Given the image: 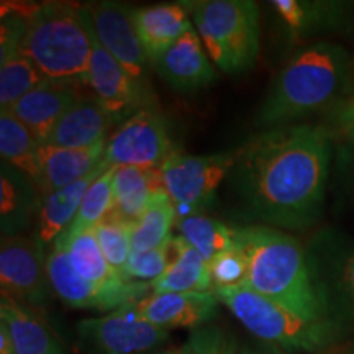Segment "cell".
Listing matches in <instances>:
<instances>
[{
  "label": "cell",
  "mask_w": 354,
  "mask_h": 354,
  "mask_svg": "<svg viewBox=\"0 0 354 354\" xmlns=\"http://www.w3.org/2000/svg\"><path fill=\"white\" fill-rule=\"evenodd\" d=\"M331 156L333 136L325 125L269 128L234 151L228 179L248 218L307 230L325 209Z\"/></svg>",
  "instance_id": "6da1fadb"
},
{
  "label": "cell",
  "mask_w": 354,
  "mask_h": 354,
  "mask_svg": "<svg viewBox=\"0 0 354 354\" xmlns=\"http://www.w3.org/2000/svg\"><path fill=\"white\" fill-rule=\"evenodd\" d=\"M354 59L348 48L313 41L295 51L269 86L256 115V125L279 128L320 112L351 97Z\"/></svg>",
  "instance_id": "7a4b0ae2"
},
{
  "label": "cell",
  "mask_w": 354,
  "mask_h": 354,
  "mask_svg": "<svg viewBox=\"0 0 354 354\" xmlns=\"http://www.w3.org/2000/svg\"><path fill=\"white\" fill-rule=\"evenodd\" d=\"M234 245L248 263L245 286L313 320H331L307 248L281 230L234 228Z\"/></svg>",
  "instance_id": "3957f363"
},
{
  "label": "cell",
  "mask_w": 354,
  "mask_h": 354,
  "mask_svg": "<svg viewBox=\"0 0 354 354\" xmlns=\"http://www.w3.org/2000/svg\"><path fill=\"white\" fill-rule=\"evenodd\" d=\"M20 51L46 79L86 84L92 38L82 7L64 3L28 7Z\"/></svg>",
  "instance_id": "277c9868"
},
{
  "label": "cell",
  "mask_w": 354,
  "mask_h": 354,
  "mask_svg": "<svg viewBox=\"0 0 354 354\" xmlns=\"http://www.w3.org/2000/svg\"><path fill=\"white\" fill-rule=\"evenodd\" d=\"M214 292L220 304H223L250 333L274 348L313 354L330 348L338 336V325L335 322L313 320L300 315L246 286Z\"/></svg>",
  "instance_id": "5b68a950"
},
{
  "label": "cell",
  "mask_w": 354,
  "mask_h": 354,
  "mask_svg": "<svg viewBox=\"0 0 354 354\" xmlns=\"http://www.w3.org/2000/svg\"><path fill=\"white\" fill-rule=\"evenodd\" d=\"M210 61L225 74L251 69L259 56V7L251 0L184 2Z\"/></svg>",
  "instance_id": "8992f818"
},
{
  "label": "cell",
  "mask_w": 354,
  "mask_h": 354,
  "mask_svg": "<svg viewBox=\"0 0 354 354\" xmlns=\"http://www.w3.org/2000/svg\"><path fill=\"white\" fill-rule=\"evenodd\" d=\"M234 165V151L194 156L177 151L161 167L162 183L177 218L202 214Z\"/></svg>",
  "instance_id": "52a82bcc"
},
{
  "label": "cell",
  "mask_w": 354,
  "mask_h": 354,
  "mask_svg": "<svg viewBox=\"0 0 354 354\" xmlns=\"http://www.w3.org/2000/svg\"><path fill=\"white\" fill-rule=\"evenodd\" d=\"M176 153L165 115L156 107H149L131 115L115 128L107 140L102 165L161 169Z\"/></svg>",
  "instance_id": "ba28073f"
},
{
  "label": "cell",
  "mask_w": 354,
  "mask_h": 354,
  "mask_svg": "<svg viewBox=\"0 0 354 354\" xmlns=\"http://www.w3.org/2000/svg\"><path fill=\"white\" fill-rule=\"evenodd\" d=\"M48 276L53 292L73 308L118 310L138 304L153 294L151 284L146 282H120L100 286L79 276L68 258V251L59 241L51 245L46 256Z\"/></svg>",
  "instance_id": "9c48e42d"
},
{
  "label": "cell",
  "mask_w": 354,
  "mask_h": 354,
  "mask_svg": "<svg viewBox=\"0 0 354 354\" xmlns=\"http://www.w3.org/2000/svg\"><path fill=\"white\" fill-rule=\"evenodd\" d=\"M307 251L331 320L336 325H354V241L323 232L313 238Z\"/></svg>",
  "instance_id": "30bf717a"
},
{
  "label": "cell",
  "mask_w": 354,
  "mask_h": 354,
  "mask_svg": "<svg viewBox=\"0 0 354 354\" xmlns=\"http://www.w3.org/2000/svg\"><path fill=\"white\" fill-rule=\"evenodd\" d=\"M44 248L38 240L3 236L0 246V284L2 295L30 308H43L50 302L51 282Z\"/></svg>",
  "instance_id": "8fae6325"
},
{
  "label": "cell",
  "mask_w": 354,
  "mask_h": 354,
  "mask_svg": "<svg viewBox=\"0 0 354 354\" xmlns=\"http://www.w3.org/2000/svg\"><path fill=\"white\" fill-rule=\"evenodd\" d=\"M84 346L95 354H140L166 342L169 330L145 320L135 305L77 323Z\"/></svg>",
  "instance_id": "7c38bea8"
},
{
  "label": "cell",
  "mask_w": 354,
  "mask_h": 354,
  "mask_svg": "<svg viewBox=\"0 0 354 354\" xmlns=\"http://www.w3.org/2000/svg\"><path fill=\"white\" fill-rule=\"evenodd\" d=\"M82 10L92 38L91 66H88L86 84L92 88V94L109 110L115 122L120 125L140 110L154 107L156 100H154L149 87L140 86L122 68V64L102 46L99 38L95 37L94 30H92L87 7H82Z\"/></svg>",
  "instance_id": "4fadbf2b"
},
{
  "label": "cell",
  "mask_w": 354,
  "mask_h": 354,
  "mask_svg": "<svg viewBox=\"0 0 354 354\" xmlns=\"http://www.w3.org/2000/svg\"><path fill=\"white\" fill-rule=\"evenodd\" d=\"M131 12V7L118 2H99L95 6H87L92 30L102 46L140 86L149 87V59L133 24Z\"/></svg>",
  "instance_id": "5bb4252c"
},
{
  "label": "cell",
  "mask_w": 354,
  "mask_h": 354,
  "mask_svg": "<svg viewBox=\"0 0 354 354\" xmlns=\"http://www.w3.org/2000/svg\"><path fill=\"white\" fill-rule=\"evenodd\" d=\"M271 7L295 41L318 37H354V2L274 0Z\"/></svg>",
  "instance_id": "9a60e30c"
},
{
  "label": "cell",
  "mask_w": 354,
  "mask_h": 354,
  "mask_svg": "<svg viewBox=\"0 0 354 354\" xmlns=\"http://www.w3.org/2000/svg\"><path fill=\"white\" fill-rule=\"evenodd\" d=\"M79 84L82 82L44 79L6 110L28 127L39 143L46 145L56 123L82 95Z\"/></svg>",
  "instance_id": "2e32d148"
},
{
  "label": "cell",
  "mask_w": 354,
  "mask_h": 354,
  "mask_svg": "<svg viewBox=\"0 0 354 354\" xmlns=\"http://www.w3.org/2000/svg\"><path fill=\"white\" fill-rule=\"evenodd\" d=\"M153 68L162 81L184 94L202 91L216 81V71L194 26L159 57Z\"/></svg>",
  "instance_id": "e0dca14e"
},
{
  "label": "cell",
  "mask_w": 354,
  "mask_h": 354,
  "mask_svg": "<svg viewBox=\"0 0 354 354\" xmlns=\"http://www.w3.org/2000/svg\"><path fill=\"white\" fill-rule=\"evenodd\" d=\"M218 304L215 292H162L140 300L135 310L165 330L196 328L216 315Z\"/></svg>",
  "instance_id": "ac0fdd59"
},
{
  "label": "cell",
  "mask_w": 354,
  "mask_h": 354,
  "mask_svg": "<svg viewBox=\"0 0 354 354\" xmlns=\"http://www.w3.org/2000/svg\"><path fill=\"white\" fill-rule=\"evenodd\" d=\"M115 118L94 94H86L74 102L61 120L56 123L46 145L59 148H88V146L109 140L107 133Z\"/></svg>",
  "instance_id": "d6986e66"
},
{
  "label": "cell",
  "mask_w": 354,
  "mask_h": 354,
  "mask_svg": "<svg viewBox=\"0 0 354 354\" xmlns=\"http://www.w3.org/2000/svg\"><path fill=\"white\" fill-rule=\"evenodd\" d=\"M184 3H161L133 8L131 17L149 64H154L177 39L192 28Z\"/></svg>",
  "instance_id": "ffe728a7"
},
{
  "label": "cell",
  "mask_w": 354,
  "mask_h": 354,
  "mask_svg": "<svg viewBox=\"0 0 354 354\" xmlns=\"http://www.w3.org/2000/svg\"><path fill=\"white\" fill-rule=\"evenodd\" d=\"M105 146L107 140L79 149L51 145L39 146V167L46 194L68 187L95 171L104 159Z\"/></svg>",
  "instance_id": "44dd1931"
},
{
  "label": "cell",
  "mask_w": 354,
  "mask_h": 354,
  "mask_svg": "<svg viewBox=\"0 0 354 354\" xmlns=\"http://www.w3.org/2000/svg\"><path fill=\"white\" fill-rule=\"evenodd\" d=\"M159 192H166L161 169L117 167L113 176V205L109 216L133 225Z\"/></svg>",
  "instance_id": "7402d4cb"
},
{
  "label": "cell",
  "mask_w": 354,
  "mask_h": 354,
  "mask_svg": "<svg viewBox=\"0 0 354 354\" xmlns=\"http://www.w3.org/2000/svg\"><path fill=\"white\" fill-rule=\"evenodd\" d=\"M107 169L109 167L100 162V166L95 171L82 177L77 183L44 196L41 207H39L38 218L37 240L39 241V245L43 248L53 245L69 228L74 216L77 215V210L81 207L88 187H91L97 177H100Z\"/></svg>",
  "instance_id": "603a6c76"
},
{
  "label": "cell",
  "mask_w": 354,
  "mask_h": 354,
  "mask_svg": "<svg viewBox=\"0 0 354 354\" xmlns=\"http://www.w3.org/2000/svg\"><path fill=\"white\" fill-rule=\"evenodd\" d=\"M0 322L10 331L15 354H66L50 326L32 308L2 295Z\"/></svg>",
  "instance_id": "cb8c5ba5"
},
{
  "label": "cell",
  "mask_w": 354,
  "mask_h": 354,
  "mask_svg": "<svg viewBox=\"0 0 354 354\" xmlns=\"http://www.w3.org/2000/svg\"><path fill=\"white\" fill-rule=\"evenodd\" d=\"M39 146L37 136L10 112L2 110L0 113V154L2 162L17 169L21 176L37 187L38 192H44L43 174L39 167Z\"/></svg>",
  "instance_id": "d4e9b609"
},
{
  "label": "cell",
  "mask_w": 354,
  "mask_h": 354,
  "mask_svg": "<svg viewBox=\"0 0 354 354\" xmlns=\"http://www.w3.org/2000/svg\"><path fill=\"white\" fill-rule=\"evenodd\" d=\"M174 258L169 268L151 284L153 294L162 292H214L210 266L183 236L172 238Z\"/></svg>",
  "instance_id": "484cf974"
},
{
  "label": "cell",
  "mask_w": 354,
  "mask_h": 354,
  "mask_svg": "<svg viewBox=\"0 0 354 354\" xmlns=\"http://www.w3.org/2000/svg\"><path fill=\"white\" fill-rule=\"evenodd\" d=\"M37 187L26 177L2 162L0 172V212L3 236H17L38 207Z\"/></svg>",
  "instance_id": "4316f807"
},
{
  "label": "cell",
  "mask_w": 354,
  "mask_h": 354,
  "mask_svg": "<svg viewBox=\"0 0 354 354\" xmlns=\"http://www.w3.org/2000/svg\"><path fill=\"white\" fill-rule=\"evenodd\" d=\"M177 212L167 192H159L151 198L148 209L131 227V246L135 253L149 251L171 240Z\"/></svg>",
  "instance_id": "83f0119b"
},
{
  "label": "cell",
  "mask_w": 354,
  "mask_h": 354,
  "mask_svg": "<svg viewBox=\"0 0 354 354\" xmlns=\"http://www.w3.org/2000/svg\"><path fill=\"white\" fill-rule=\"evenodd\" d=\"M56 241H59L66 248L73 268L76 269L79 276L87 279V281L100 286L128 282L118 276V272L110 266L107 258L102 253V248L97 241L94 230L77 234L73 240L57 238Z\"/></svg>",
  "instance_id": "f1b7e54d"
},
{
  "label": "cell",
  "mask_w": 354,
  "mask_h": 354,
  "mask_svg": "<svg viewBox=\"0 0 354 354\" xmlns=\"http://www.w3.org/2000/svg\"><path fill=\"white\" fill-rule=\"evenodd\" d=\"M176 227L180 236L196 248L209 264L234 246V228L203 214L177 218Z\"/></svg>",
  "instance_id": "f546056e"
},
{
  "label": "cell",
  "mask_w": 354,
  "mask_h": 354,
  "mask_svg": "<svg viewBox=\"0 0 354 354\" xmlns=\"http://www.w3.org/2000/svg\"><path fill=\"white\" fill-rule=\"evenodd\" d=\"M117 167H109L100 177L92 183L84 201L79 207L77 215L74 216L69 228L61 234L63 240H73L77 234L91 232L109 215L113 205V176Z\"/></svg>",
  "instance_id": "4dcf8cb0"
},
{
  "label": "cell",
  "mask_w": 354,
  "mask_h": 354,
  "mask_svg": "<svg viewBox=\"0 0 354 354\" xmlns=\"http://www.w3.org/2000/svg\"><path fill=\"white\" fill-rule=\"evenodd\" d=\"M39 69L24 53L0 59V107L6 110L44 81Z\"/></svg>",
  "instance_id": "1f68e13d"
},
{
  "label": "cell",
  "mask_w": 354,
  "mask_h": 354,
  "mask_svg": "<svg viewBox=\"0 0 354 354\" xmlns=\"http://www.w3.org/2000/svg\"><path fill=\"white\" fill-rule=\"evenodd\" d=\"M131 227L133 225L130 223H125V221L117 220L113 218V216L107 215L94 228L97 241H99V245L102 248V253H104L110 266L118 272V276H120L123 281H127V266L133 253Z\"/></svg>",
  "instance_id": "d6a6232c"
},
{
  "label": "cell",
  "mask_w": 354,
  "mask_h": 354,
  "mask_svg": "<svg viewBox=\"0 0 354 354\" xmlns=\"http://www.w3.org/2000/svg\"><path fill=\"white\" fill-rule=\"evenodd\" d=\"M172 258H174L172 238L162 246L154 248V250L141 251V253L133 251L127 266L125 279L133 282L153 284L154 281H158L166 272Z\"/></svg>",
  "instance_id": "836d02e7"
},
{
  "label": "cell",
  "mask_w": 354,
  "mask_h": 354,
  "mask_svg": "<svg viewBox=\"0 0 354 354\" xmlns=\"http://www.w3.org/2000/svg\"><path fill=\"white\" fill-rule=\"evenodd\" d=\"M209 266L212 282H214V290L233 289V287L245 286L248 263L245 254L241 253L240 248L236 245L232 250L216 256Z\"/></svg>",
  "instance_id": "e575fe53"
},
{
  "label": "cell",
  "mask_w": 354,
  "mask_h": 354,
  "mask_svg": "<svg viewBox=\"0 0 354 354\" xmlns=\"http://www.w3.org/2000/svg\"><path fill=\"white\" fill-rule=\"evenodd\" d=\"M189 342L194 354H236L238 351L236 343L215 326L197 330Z\"/></svg>",
  "instance_id": "d590c367"
},
{
  "label": "cell",
  "mask_w": 354,
  "mask_h": 354,
  "mask_svg": "<svg viewBox=\"0 0 354 354\" xmlns=\"http://www.w3.org/2000/svg\"><path fill=\"white\" fill-rule=\"evenodd\" d=\"M325 127L333 138L338 136L346 145H354V94L326 112Z\"/></svg>",
  "instance_id": "8d00e7d4"
},
{
  "label": "cell",
  "mask_w": 354,
  "mask_h": 354,
  "mask_svg": "<svg viewBox=\"0 0 354 354\" xmlns=\"http://www.w3.org/2000/svg\"><path fill=\"white\" fill-rule=\"evenodd\" d=\"M339 165L343 166V177L346 183V190L354 202V145H346L342 149Z\"/></svg>",
  "instance_id": "74e56055"
},
{
  "label": "cell",
  "mask_w": 354,
  "mask_h": 354,
  "mask_svg": "<svg viewBox=\"0 0 354 354\" xmlns=\"http://www.w3.org/2000/svg\"><path fill=\"white\" fill-rule=\"evenodd\" d=\"M0 354H15L10 331L3 322H0Z\"/></svg>",
  "instance_id": "f35d334b"
},
{
  "label": "cell",
  "mask_w": 354,
  "mask_h": 354,
  "mask_svg": "<svg viewBox=\"0 0 354 354\" xmlns=\"http://www.w3.org/2000/svg\"><path fill=\"white\" fill-rule=\"evenodd\" d=\"M236 354H282V353L277 351L274 346H264V348L243 346V348H238Z\"/></svg>",
  "instance_id": "ab89813d"
},
{
  "label": "cell",
  "mask_w": 354,
  "mask_h": 354,
  "mask_svg": "<svg viewBox=\"0 0 354 354\" xmlns=\"http://www.w3.org/2000/svg\"><path fill=\"white\" fill-rule=\"evenodd\" d=\"M161 354H194V351H192V344H190V342H189L187 344H184L183 348L169 349V351H165Z\"/></svg>",
  "instance_id": "60d3db41"
}]
</instances>
